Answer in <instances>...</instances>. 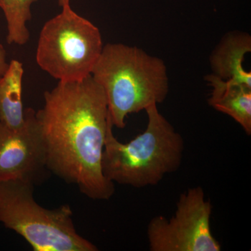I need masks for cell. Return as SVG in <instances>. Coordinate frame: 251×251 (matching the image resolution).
<instances>
[{"label": "cell", "mask_w": 251, "mask_h": 251, "mask_svg": "<svg viewBox=\"0 0 251 251\" xmlns=\"http://www.w3.org/2000/svg\"><path fill=\"white\" fill-rule=\"evenodd\" d=\"M34 184L0 181V223L21 236L34 251H97L77 233L69 204L46 209L34 198Z\"/></svg>", "instance_id": "4"}, {"label": "cell", "mask_w": 251, "mask_h": 251, "mask_svg": "<svg viewBox=\"0 0 251 251\" xmlns=\"http://www.w3.org/2000/svg\"><path fill=\"white\" fill-rule=\"evenodd\" d=\"M36 117L48 170L90 199H110L115 184L104 176L101 159L112 123L105 92L92 75L59 82L46 92L44 107Z\"/></svg>", "instance_id": "1"}, {"label": "cell", "mask_w": 251, "mask_h": 251, "mask_svg": "<svg viewBox=\"0 0 251 251\" xmlns=\"http://www.w3.org/2000/svg\"><path fill=\"white\" fill-rule=\"evenodd\" d=\"M9 62L7 60V52L4 46L0 44V78L4 75L9 68Z\"/></svg>", "instance_id": "12"}, {"label": "cell", "mask_w": 251, "mask_h": 251, "mask_svg": "<svg viewBox=\"0 0 251 251\" xmlns=\"http://www.w3.org/2000/svg\"><path fill=\"white\" fill-rule=\"evenodd\" d=\"M205 80L211 88L209 105L232 117L248 135H251V87L222 80L212 74L206 75Z\"/></svg>", "instance_id": "9"}, {"label": "cell", "mask_w": 251, "mask_h": 251, "mask_svg": "<svg viewBox=\"0 0 251 251\" xmlns=\"http://www.w3.org/2000/svg\"><path fill=\"white\" fill-rule=\"evenodd\" d=\"M47 170L35 110L25 108V122L18 128L0 122V181L23 180L34 184Z\"/></svg>", "instance_id": "7"}, {"label": "cell", "mask_w": 251, "mask_h": 251, "mask_svg": "<svg viewBox=\"0 0 251 251\" xmlns=\"http://www.w3.org/2000/svg\"><path fill=\"white\" fill-rule=\"evenodd\" d=\"M91 75L103 88L118 128H125L128 115L163 103L169 92L166 63L136 46L105 44Z\"/></svg>", "instance_id": "2"}, {"label": "cell", "mask_w": 251, "mask_h": 251, "mask_svg": "<svg viewBox=\"0 0 251 251\" xmlns=\"http://www.w3.org/2000/svg\"><path fill=\"white\" fill-rule=\"evenodd\" d=\"M146 129L134 139L122 143L109 126L102 155L101 168L111 182L144 188L158 184L166 175L176 172L184 156V141L159 112L158 105L145 110Z\"/></svg>", "instance_id": "3"}, {"label": "cell", "mask_w": 251, "mask_h": 251, "mask_svg": "<svg viewBox=\"0 0 251 251\" xmlns=\"http://www.w3.org/2000/svg\"><path fill=\"white\" fill-rule=\"evenodd\" d=\"M103 46L99 28L67 5L41 29L36 63L59 82L82 80L92 74Z\"/></svg>", "instance_id": "5"}, {"label": "cell", "mask_w": 251, "mask_h": 251, "mask_svg": "<svg viewBox=\"0 0 251 251\" xmlns=\"http://www.w3.org/2000/svg\"><path fill=\"white\" fill-rule=\"evenodd\" d=\"M57 1L58 2L59 6H60L62 8L63 6L70 4V0H57Z\"/></svg>", "instance_id": "13"}, {"label": "cell", "mask_w": 251, "mask_h": 251, "mask_svg": "<svg viewBox=\"0 0 251 251\" xmlns=\"http://www.w3.org/2000/svg\"><path fill=\"white\" fill-rule=\"evenodd\" d=\"M24 68L22 62L13 59L0 78V122L11 128H18L25 122L22 91Z\"/></svg>", "instance_id": "10"}, {"label": "cell", "mask_w": 251, "mask_h": 251, "mask_svg": "<svg viewBox=\"0 0 251 251\" xmlns=\"http://www.w3.org/2000/svg\"><path fill=\"white\" fill-rule=\"evenodd\" d=\"M212 205L201 186L180 195L171 219L157 216L149 223L148 239L151 251H220L211 233Z\"/></svg>", "instance_id": "6"}, {"label": "cell", "mask_w": 251, "mask_h": 251, "mask_svg": "<svg viewBox=\"0 0 251 251\" xmlns=\"http://www.w3.org/2000/svg\"><path fill=\"white\" fill-rule=\"evenodd\" d=\"M251 52V36L242 31H231L211 52L209 63L215 76L251 87V73L243 67L246 54Z\"/></svg>", "instance_id": "8"}, {"label": "cell", "mask_w": 251, "mask_h": 251, "mask_svg": "<svg viewBox=\"0 0 251 251\" xmlns=\"http://www.w3.org/2000/svg\"><path fill=\"white\" fill-rule=\"evenodd\" d=\"M38 0H0V9L6 21L9 44L23 46L29 39L27 23L31 19V8Z\"/></svg>", "instance_id": "11"}]
</instances>
